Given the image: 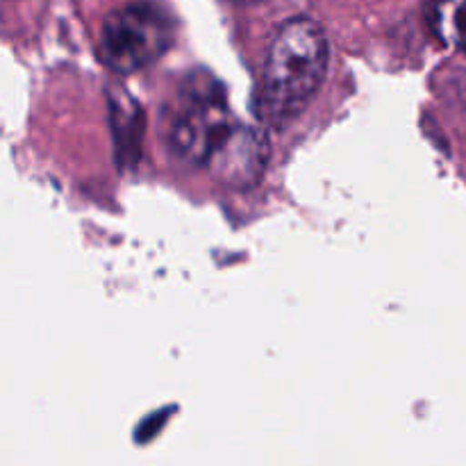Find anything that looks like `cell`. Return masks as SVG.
Here are the masks:
<instances>
[{
    "label": "cell",
    "instance_id": "obj_2",
    "mask_svg": "<svg viewBox=\"0 0 466 466\" xmlns=\"http://www.w3.org/2000/svg\"><path fill=\"white\" fill-rule=\"evenodd\" d=\"M330 46L323 27L308 16L291 18L278 27L259 80V116L285 126L299 116L326 80Z\"/></svg>",
    "mask_w": 466,
    "mask_h": 466
},
{
    "label": "cell",
    "instance_id": "obj_1",
    "mask_svg": "<svg viewBox=\"0 0 466 466\" xmlns=\"http://www.w3.org/2000/svg\"><path fill=\"white\" fill-rule=\"evenodd\" d=\"M171 146L180 157L203 164L217 180L232 187L253 185L268 157L267 137L237 121L217 85L196 77L177 103Z\"/></svg>",
    "mask_w": 466,
    "mask_h": 466
},
{
    "label": "cell",
    "instance_id": "obj_4",
    "mask_svg": "<svg viewBox=\"0 0 466 466\" xmlns=\"http://www.w3.org/2000/svg\"><path fill=\"white\" fill-rule=\"evenodd\" d=\"M428 18L441 39L466 55V0H432Z\"/></svg>",
    "mask_w": 466,
    "mask_h": 466
},
{
    "label": "cell",
    "instance_id": "obj_5",
    "mask_svg": "<svg viewBox=\"0 0 466 466\" xmlns=\"http://www.w3.org/2000/svg\"><path fill=\"white\" fill-rule=\"evenodd\" d=\"M239 3H246V5H255V3H262V0H239Z\"/></svg>",
    "mask_w": 466,
    "mask_h": 466
},
{
    "label": "cell",
    "instance_id": "obj_3",
    "mask_svg": "<svg viewBox=\"0 0 466 466\" xmlns=\"http://www.w3.org/2000/svg\"><path fill=\"white\" fill-rule=\"evenodd\" d=\"M173 41V23L148 3L109 14L100 32V57L118 73H135L162 57Z\"/></svg>",
    "mask_w": 466,
    "mask_h": 466
}]
</instances>
